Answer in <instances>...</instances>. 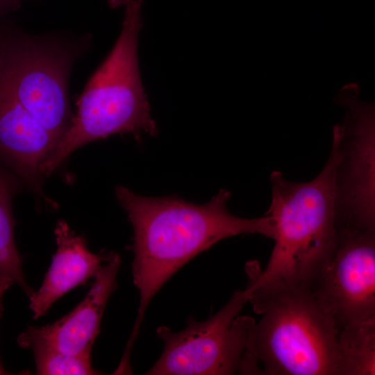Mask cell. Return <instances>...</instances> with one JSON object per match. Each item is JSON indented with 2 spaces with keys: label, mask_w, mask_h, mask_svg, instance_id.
<instances>
[{
  "label": "cell",
  "mask_w": 375,
  "mask_h": 375,
  "mask_svg": "<svg viewBox=\"0 0 375 375\" xmlns=\"http://www.w3.org/2000/svg\"><path fill=\"white\" fill-rule=\"evenodd\" d=\"M115 192L134 231L133 276L140 306L132 338L136 337L147 306L158 290L198 253L237 235L275 237L270 216L245 218L231 214L227 208L231 193L226 189L202 205L176 197H143L123 186H118Z\"/></svg>",
  "instance_id": "6da1fadb"
},
{
  "label": "cell",
  "mask_w": 375,
  "mask_h": 375,
  "mask_svg": "<svg viewBox=\"0 0 375 375\" xmlns=\"http://www.w3.org/2000/svg\"><path fill=\"white\" fill-rule=\"evenodd\" d=\"M243 290L261 317L251 330L241 374L338 375V328L310 285L275 281Z\"/></svg>",
  "instance_id": "7a4b0ae2"
},
{
  "label": "cell",
  "mask_w": 375,
  "mask_h": 375,
  "mask_svg": "<svg viewBox=\"0 0 375 375\" xmlns=\"http://www.w3.org/2000/svg\"><path fill=\"white\" fill-rule=\"evenodd\" d=\"M337 142L332 139L328 158L311 181L287 180L280 171L269 176L271 203L265 215L276 229L274 247L263 269L256 262L246 266L249 283L275 281L312 285L338 244L335 225V175Z\"/></svg>",
  "instance_id": "3957f363"
},
{
  "label": "cell",
  "mask_w": 375,
  "mask_h": 375,
  "mask_svg": "<svg viewBox=\"0 0 375 375\" xmlns=\"http://www.w3.org/2000/svg\"><path fill=\"white\" fill-rule=\"evenodd\" d=\"M143 0H128L120 34L112 49L88 80L77 101L72 126L42 167L51 175L74 151L116 133L139 138L158 133L142 83L138 56Z\"/></svg>",
  "instance_id": "277c9868"
},
{
  "label": "cell",
  "mask_w": 375,
  "mask_h": 375,
  "mask_svg": "<svg viewBox=\"0 0 375 375\" xmlns=\"http://www.w3.org/2000/svg\"><path fill=\"white\" fill-rule=\"evenodd\" d=\"M92 38L88 33L64 31L33 35L13 20L0 18V87L58 143L74 117L69 99L71 72L89 51Z\"/></svg>",
  "instance_id": "5b68a950"
},
{
  "label": "cell",
  "mask_w": 375,
  "mask_h": 375,
  "mask_svg": "<svg viewBox=\"0 0 375 375\" xmlns=\"http://www.w3.org/2000/svg\"><path fill=\"white\" fill-rule=\"evenodd\" d=\"M246 303L244 290H236L219 311L205 321L189 317L185 328L178 332L158 327L156 334L164 349L147 374L240 373L255 323L251 317L238 316Z\"/></svg>",
  "instance_id": "8992f818"
},
{
  "label": "cell",
  "mask_w": 375,
  "mask_h": 375,
  "mask_svg": "<svg viewBox=\"0 0 375 375\" xmlns=\"http://www.w3.org/2000/svg\"><path fill=\"white\" fill-rule=\"evenodd\" d=\"M333 128L338 160L335 175L338 233L375 231V133L374 114L353 108Z\"/></svg>",
  "instance_id": "52a82bcc"
},
{
  "label": "cell",
  "mask_w": 375,
  "mask_h": 375,
  "mask_svg": "<svg viewBox=\"0 0 375 375\" xmlns=\"http://www.w3.org/2000/svg\"><path fill=\"white\" fill-rule=\"evenodd\" d=\"M338 238L311 288L339 331L375 318V231L342 233Z\"/></svg>",
  "instance_id": "ba28073f"
},
{
  "label": "cell",
  "mask_w": 375,
  "mask_h": 375,
  "mask_svg": "<svg viewBox=\"0 0 375 375\" xmlns=\"http://www.w3.org/2000/svg\"><path fill=\"white\" fill-rule=\"evenodd\" d=\"M120 257L108 254L84 299L69 313L54 323L28 327L17 338L23 347L40 343L68 355H91L108 300L117 285Z\"/></svg>",
  "instance_id": "9c48e42d"
},
{
  "label": "cell",
  "mask_w": 375,
  "mask_h": 375,
  "mask_svg": "<svg viewBox=\"0 0 375 375\" xmlns=\"http://www.w3.org/2000/svg\"><path fill=\"white\" fill-rule=\"evenodd\" d=\"M44 126L0 87V162L43 197L42 166L58 145Z\"/></svg>",
  "instance_id": "30bf717a"
},
{
  "label": "cell",
  "mask_w": 375,
  "mask_h": 375,
  "mask_svg": "<svg viewBox=\"0 0 375 375\" xmlns=\"http://www.w3.org/2000/svg\"><path fill=\"white\" fill-rule=\"evenodd\" d=\"M54 233L56 252L41 287L28 294L29 308L35 319L67 292L94 278L108 257L91 252L85 238L64 221L57 223Z\"/></svg>",
  "instance_id": "8fae6325"
},
{
  "label": "cell",
  "mask_w": 375,
  "mask_h": 375,
  "mask_svg": "<svg viewBox=\"0 0 375 375\" xmlns=\"http://www.w3.org/2000/svg\"><path fill=\"white\" fill-rule=\"evenodd\" d=\"M24 185L22 181L0 162V281L9 280L28 295L22 258L15 241L12 203Z\"/></svg>",
  "instance_id": "7c38bea8"
},
{
  "label": "cell",
  "mask_w": 375,
  "mask_h": 375,
  "mask_svg": "<svg viewBox=\"0 0 375 375\" xmlns=\"http://www.w3.org/2000/svg\"><path fill=\"white\" fill-rule=\"evenodd\" d=\"M338 375L375 374V318L338 331Z\"/></svg>",
  "instance_id": "4fadbf2b"
},
{
  "label": "cell",
  "mask_w": 375,
  "mask_h": 375,
  "mask_svg": "<svg viewBox=\"0 0 375 375\" xmlns=\"http://www.w3.org/2000/svg\"><path fill=\"white\" fill-rule=\"evenodd\" d=\"M31 349L35 358L36 372L41 375H93L90 355H68L47 345L33 342Z\"/></svg>",
  "instance_id": "5bb4252c"
},
{
  "label": "cell",
  "mask_w": 375,
  "mask_h": 375,
  "mask_svg": "<svg viewBox=\"0 0 375 375\" xmlns=\"http://www.w3.org/2000/svg\"><path fill=\"white\" fill-rule=\"evenodd\" d=\"M24 0H0V18L19 9Z\"/></svg>",
  "instance_id": "9a60e30c"
},
{
  "label": "cell",
  "mask_w": 375,
  "mask_h": 375,
  "mask_svg": "<svg viewBox=\"0 0 375 375\" xmlns=\"http://www.w3.org/2000/svg\"><path fill=\"white\" fill-rule=\"evenodd\" d=\"M14 285L9 280H1L0 281V318L2 316L3 312V298L6 291L11 286ZM6 372L3 369L1 364L0 362V374H6Z\"/></svg>",
  "instance_id": "2e32d148"
},
{
  "label": "cell",
  "mask_w": 375,
  "mask_h": 375,
  "mask_svg": "<svg viewBox=\"0 0 375 375\" xmlns=\"http://www.w3.org/2000/svg\"><path fill=\"white\" fill-rule=\"evenodd\" d=\"M359 85L356 82H350L342 86L340 89L341 91H353L354 92H357L359 89Z\"/></svg>",
  "instance_id": "e0dca14e"
},
{
  "label": "cell",
  "mask_w": 375,
  "mask_h": 375,
  "mask_svg": "<svg viewBox=\"0 0 375 375\" xmlns=\"http://www.w3.org/2000/svg\"><path fill=\"white\" fill-rule=\"evenodd\" d=\"M128 0H108V4L111 8H117L125 6Z\"/></svg>",
  "instance_id": "ac0fdd59"
}]
</instances>
